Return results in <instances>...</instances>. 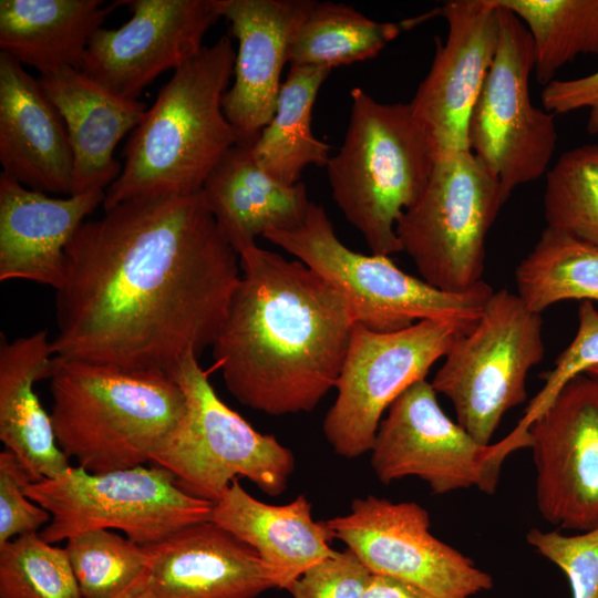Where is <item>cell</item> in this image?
Here are the masks:
<instances>
[{"instance_id": "6da1fadb", "label": "cell", "mask_w": 598, "mask_h": 598, "mask_svg": "<svg viewBox=\"0 0 598 598\" xmlns=\"http://www.w3.org/2000/svg\"><path fill=\"white\" fill-rule=\"evenodd\" d=\"M240 272L200 192L104 209L65 248L52 353L168 373L213 347Z\"/></svg>"}, {"instance_id": "7a4b0ae2", "label": "cell", "mask_w": 598, "mask_h": 598, "mask_svg": "<svg viewBox=\"0 0 598 598\" xmlns=\"http://www.w3.org/2000/svg\"><path fill=\"white\" fill-rule=\"evenodd\" d=\"M239 262L212 347L224 383L241 404L268 415L311 412L340 374L355 323L349 303L298 259L254 245Z\"/></svg>"}, {"instance_id": "3957f363", "label": "cell", "mask_w": 598, "mask_h": 598, "mask_svg": "<svg viewBox=\"0 0 598 598\" xmlns=\"http://www.w3.org/2000/svg\"><path fill=\"white\" fill-rule=\"evenodd\" d=\"M236 52L227 35L174 71L124 147L103 209L148 197L199 193L240 136L223 111Z\"/></svg>"}, {"instance_id": "277c9868", "label": "cell", "mask_w": 598, "mask_h": 598, "mask_svg": "<svg viewBox=\"0 0 598 598\" xmlns=\"http://www.w3.org/2000/svg\"><path fill=\"white\" fill-rule=\"evenodd\" d=\"M48 379L56 442L91 473L152 462L187 409L183 389L164 371L53 357Z\"/></svg>"}, {"instance_id": "5b68a950", "label": "cell", "mask_w": 598, "mask_h": 598, "mask_svg": "<svg viewBox=\"0 0 598 598\" xmlns=\"http://www.w3.org/2000/svg\"><path fill=\"white\" fill-rule=\"evenodd\" d=\"M343 143L327 163L331 194L371 254L401 252L396 224L422 195L436 159L410 103H382L350 92Z\"/></svg>"}, {"instance_id": "8992f818", "label": "cell", "mask_w": 598, "mask_h": 598, "mask_svg": "<svg viewBox=\"0 0 598 598\" xmlns=\"http://www.w3.org/2000/svg\"><path fill=\"white\" fill-rule=\"evenodd\" d=\"M336 287L355 323L392 332L425 319L474 326L494 292L485 281L462 292L442 291L400 269L389 256L364 255L338 238L324 208L311 202L303 221L262 236Z\"/></svg>"}, {"instance_id": "52a82bcc", "label": "cell", "mask_w": 598, "mask_h": 598, "mask_svg": "<svg viewBox=\"0 0 598 598\" xmlns=\"http://www.w3.org/2000/svg\"><path fill=\"white\" fill-rule=\"evenodd\" d=\"M168 374L183 389L187 409L152 462L186 493L213 503L239 476L269 496L283 493L296 466L292 452L220 400L197 355L187 354Z\"/></svg>"}, {"instance_id": "ba28073f", "label": "cell", "mask_w": 598, "mask_h": 598, "mask_svg": "<svg viewBox=\"0 0 598 598\" xmlns=\"http://www.w3.org/2000/svg\"><path fill=\"white\" fill-rule=\"evenodd\" d=\"M24 493L50 513L40 533L50 544L92 529H118L138 545H154L210 520L214 506L186 493L158 465L105 473L69 466L54 478L27 484Z\"/></svg>"}, {"instance_id": "9c48e42d", "label": "cell", "mask_w": 598, "mask_h": 598, "mask_svg": "<svg viewBox=\"0 0 598 598\" xmlns=\"http://www.w3.org/2000/svg\"><path fill=\"white\" fill-rule=\"evenodd\" d=\"M503 205L498 179L470 150L440 154L396 224L402 251L431 286L467 291L482 281L486 238Z\"/></svg>"}, {"instance_id": "30bf717a", "label": "cell", "mask_w": 598, "mask_h": 598, "mask_svg": "<svg viewBox=\"0 0 598 598\" xmlns=\"http://www.w3.org/2000/svg\"><path fill=\"white\" fill-rule=\"evenodd\" d=\"M544 353L540 313L502 288L453 342L431 384L452 402L457 424L487 445L503 416L526 400L527 374Z\"/></svg>"}, {"instance_id": "8fae6325", "label": "cell", "mask_w": 598, "mask_h": 598, "mask_svg": "<svg viewBox=\"0 0 598 598\" xmlns=\"http://www.w3.org/2000/svg\"><path fill=\"white\" fill-rule=\"evenodd\" d=\"M386 412L370 451L371 467L385 485L415 476L435 495L471 487L492 495L507 456L529 447L528 431L518 426L497 443H478L444 413L425 379L409 386Z\"/></svg>"}, {"instance_id": "7c38bea8", "label": "cell", "mask_w": 598, "mask_h": 598, "mask_svg": "<svg viewBox=\"0 0 598 598\" xmlns=\"http://www.w3.org/2000/svg\"><path fill=\"white\" fill-rule=\"evenodd\" d=\"M474 326L425 319L392 332L354 323L338 377L337 398L322 422L333 452L354 458L370 452L382 415L409 386L424 380L453 342Z\"/></svg>"}, {"instance_id": "4fadbf2b", "label": "cell", "mask_w": 598, "mask_h": 598, "mask_svg": "<svg viewBox=\"0 0 598 598\" xmlns=\"http://www.w3.org/2000/svg\"><path fill=\"white\" fill-rule=\"evenodd\" d=\"M499 9L498 44L470 116L467 142L498 179L505 203L516 187L548 172L558 134L555 114L530 100L532 37L514 13Z\"/></svg>"}, {"instance_id": "5bb4252c", "label": "cell", "mask_w": 598, "mask_h": 598, "mask_svg": "<svg viewBox=\"0 0 598 598\" xmlns=\"http://www.w3.org/2000/svg\"><path fill=\"white\" fill-rule=\"evenodd\" d=\"M326 522L371 574L403 581L431 598H473L493 587L489 574L430 532L429 513L415 502L368 495Z\"/></svg>"}, {"instance_id": "9a60e30c", "label": "cell", "mask_w": 598, "mask_h": 598, "mask_svg": "<svg viewBox=\"0 0 598 598\" xmlns=\"http://www.w3.org/2000/svg\"><path fill=\"white\" fill-rule=\"evenodd\" d=\"M536 505L559 529L598 526V377L569 380L528 425Z\"/></svg>"}, {"instance_id": "2e32d148", "label": "cell", "mask_w": 598, "mask_h": 598, "mask_svg": "<svg viewBox=\"0 0 598 598\" xmlns=\"http://www.w3.org/2000/svg\"><path fill=\"white\" fill-rule=\"evenodd\" d=\"M132 17L118 29L100 28L81 71L125 99L137 100L158 75L176 71L203 49L220 18V0H124Z\"/></svg>"}, {"instance_id": "e0dca14e", "label": "cell", "mask_w": 598, "mask_h": 598, "mask_svg": "<svg viewBox=\"0 0 598 598\" xmlns=\"http://www.w3.org/2000/svg\"><path fill=\"white\" fill-rule=\"evenodd\" d=\"M499 11L494 0H452L439 10L447 35L410 102L436 156L470 150L468 121L496 53Z\"/></svg>"}, {"instance_id": "ac0fdd59", "label": "cell", "mask_w": 598, "mask_h": 598, "mask_svg": "<svg viewBox=\"0 0 598 598\" xmlns=\"http://www.w3.org/2000/svg\"><path fill=\"white\" fill-rule=\"evenodd\" d=\"M311 0H220L238 41L223 111L240 142L254 144L276 113L290 41Z\"/></svg>"}, {"instance_id": "d6986e66", "label": "cell", "mask_w": 598, "mask_h": 598, "mask_svg": "<svg viewBox=\"0 0 598 598\" xmlns=\"http://www.w3.org/2000/svg\"><path fill=\"white\" fill-rule=\"evenodd\" d=\"M147 584L155 598H256L277 588L258 554L212 520L147 546Z\"/></svg>"}, {"instance_id": "ffe728a7", "label": "cell", "mask_w": 598, "mask_h": 598, "mask_svg": "<svg viewBox=\"0 0 598 598\" xmlns=\"http://www.w3.org/2000/svg\"><path fill=\"white\" fill-rule=\"evenodd\" d=\"M105 199L104 190L54 198L0 174V280H28L58 290L65 248Z\"/></svg>"}, {"instance_id": "44dd1931", "label": "cell", "mask_w": 598, "mask_h": 598, "mask_svg": "<svg viewBox=\"0 0 598 598\" xmlns=\"http://www.w3.org/2000/svg\"><path fill=\"white\" fill-rule=\"evenodd\" d=\"M0 162L21 185L72 194L73 155L64 121L39 79L0 52Z\"/></svg>"}, {"instance_id": "7402d4cb", "label": "cell", "mask_w": 598, "mask_h": 598, "mask_svg": "<svg viewBox=\"0 0 598 598\" xmlns=\"http://www.w3.org/2000/svg\"><path fill=\"white\" fill-rule=\"evenodd\" d=\"M39 82L68 131L73 155L71 195L104 190L122 171L114 150L140 124L145 104L116 95L74 68L40 74Z\"/></svg>"}, {"instance_id": "603a6c76", "label": "cell", "mask_w": 598, "mask_h": 598, "mask_svg": "<svg viewBox=\"0 0 598 598\" xmlns=\"http://www.w3.org/2000/svg\"><path fill=\"white\" fill-rule=\"evenodd\" d=\"M311 503L299 495L285 505L251 496L238 480L214 503L210 520L252 548L287 589L305 571L334 556L326 520H315Z\"/></svg>"}, {"instance_id": "cb8c5ba5", "label": "cell", "mask_w": 598, "mask_h": 598, "mask_svg": "<svg viewBox=\"0 0 598 598\" xmlns=\"http://www.w3.org/2000/svg\"><path fill=\"white\" fill-rule=\"evenodd\" d=\"M200 193L238 255L269 230L300 225L311 204L302 182L286 185L272 178L257 164L252 144L244 142L221 157Z\"/></svg>"}, {"instance_id": "d4e9b609", "label": "cell", "mask_w": 598, "mask_h": 598, "mask_svg": "<svg viewBox=\"0 0 598 598\" xmlns=\"http://www.w3.org/2000/svg\"><path fill=\"white\" fill-rule=\"evenodd\" d=\"M53 357L44 330L0 343V440L33 482L54 478L70 466L51 414L34 391L38 381L49 378Z\"/></svg>"}, {"instance_id": "484cf974", "label": "cell", "mask_w": 598, "mask_h": 598, "mask_svg": "<svg viewBox=\"0 0 598 598\" xmlns=\"http://www.w3.org/2000/svg\"><path fill=\"white\" fill-rule=\"evenodd\" d=\"M122 1L1 0L0 48L40 74L63 68L81 70L94 33Z\"/></svg>"}, {"instance_id": "4316f807", "label": "cell", "mask_w": 598, "mask_h": 598, "mask_svg": "<svg viewBox=\"0 0 598 598\" xmlns=\"http://www.w3.org/2000/svg\"><path fill=\"white\" fill-rule=\"evenodd\" d=\"M331 69L290 65L271 121L252 144L257 164L276 181L295 185L308 165L327 166L330 145L313 135L311 114Z\"/></svg>"}, {"instance_id": "83f0119b", "label": "cell", "mask_w": 598, "mask_h": 598, "mask_svg": "<svg viewBox=\"0 0 598 598\" xmlns=\"http://www.w3.org/2000/svg\"><path fill=\"white\" fill-rule=\"evenodd\" d=\"M406 22H379L343 3L311 1L293 31L290 65L331 69L378 55Z\"/></svg>"}, {"instance_id": "f1b7e54d", "label": "cell", "mask_w": 598, "mask_h": 598, "mask_svg": "<svg viewBox=\"0 0 598 598\" xmlns=\"http://www.w3.org/2000/svg\"><path fill=\"white\" fill-rule=\"evenodd\" d=\"M517 295L542 313L564 300L598 301V249L546 227L515 270Z\"/></svg>"}, {"instance_id": "f546056e", "label": "cell", "mask_w": 598, "mask_h": 598, "mask_svg": "<svg viewBox=\"0 0 598 598\" xmlns=\"http://www.w3.org/2000/svg\"><path fill=\"white\" fill-rule=\"evenodd\" d=\"M527 28L536 80L546 85L580 54L598 55V0H494Z\"/></svg>"}, {"instance_id": "4dcf8cb0", "label": "cell", "mask_w": 598, "mask_h": 598, "mask_svg": "<svg viewBox=\"0 0 598 598\" xmlns=\"http://www.w3.org/2000/svg\"><path fill=\"white\" fill-rule=\"evenodd\" d=\"M544 215L546 227L598 249V144L563 153L548 169Z\"/></svg>"}, {"instance_id": "1f68e13d", "label": "cell", "mask_w": 598, "mask_h": 598, "mask_svg": "<svg viewBox=\"0 0 598 598\" xmlns=\"http://www.w3.org/2000/svg\"><path fill=\"white\" fill-rule=\"evenodd\" d=\"M82 598H113L147 569L151 554L111 529L71 536L64 547Z\"/></svg>"}, {"instance_id": "d6a6232c", "label": "cell", "mask_w": 598, "mask_h": 598, "mask_svg": "<svg viewBox=\"0 0 598 598\" xmlns=\"http://www.w3.org/2000/svg\"><path fill=\"white\" fill-rule=\"evenodd\" d=\"M0 598H82L64 548L40 534L0 545Z\"/></svg>"}, {"instance_id": "836d02e7", "label": "cell", "mask_w": 598, "mask_h": 598, "mask_svg": "<svg viewBox=\"0 0 598 598\" xmlns=\"http://www.w3.org/2000/svg\"><path fill=\"white\" fill-rule=\"evenodd\" d=\"M526 542L565 573L573 598H598V526L576 535L532 528Z\"/></svg>"}, {"instance_id": "e575fe53", "label": "cell", "mask_w": 598, "mask_h": 598, "mask_svg": "<svg viewBox=\"0 0 598 598\" xmlns=\"http://www.w3.org/2000/svg\"><path fill=\"white\" fill-rule=\"evenodd\" d=\"M577 316L578 328L574 339L556 358L553 370L544 374L543 389L520 420L526 426L569 380L598 365V309L591 301H581Z\"/></svg>"}, {"instance_id": "d590c367", "label": "cell", "mask_w": 598, "mask_h": 598, "mask_svg": "<svg viewBox=\"0 0 598 598\" xmlns=\"http://www.w3.org/2000/svg\"><path fill=\"white\" fill-rule=\"evenodd\" d=\"M33 482L20 460L9 450L0 453V545L20 535L37 533L50 513L31 501L24 486Z\"/></svg>"}, {"instance_id": "8d00e7d4", "label": "cell", "mask_w": 598, "mask_h": 598, "mask_svg": "<svg viewBox=\"0 0 598 598\" xmlns=\"http://www.w3.org/2000/svg\"><path fill=\"white\" fill-rule=\"evenodd\" d=\"M371 573L349 549L305 571L286 590L291 598H363Z\"/></svg>"}, {"instance_id": "74e56055", "label": "cell", "mask_w": 598, "mask_h": 598, "mask_svg": "<svg viewBox=\"0 0 598 598\" xmlns=\"http://www.w3.org/2000/svg\"><path fill=\"white\" fill-rule=\"evenodd\" d=\"M542 103L553 114H566L586 109L587 131L598 133V70L591 74L571 79L553 80L542 91Z\"/></svg>"}, {"instance_id": "f35d334b", "label": "cell", "mask_w": 598, "mask_h": 598, "mask_svg": "<svg viewBox=\"0 0 598 598\" xmlns=\"http://www.w3.org/2000/svg\"><path fill=\"white\" fill-rule=\"evenodd\" d=\"M363 598H431L417 588L389 576L371 574Z\"/></svg>"}, {"instance_id": "ab89813d", "label": "cell", "mask_w": 598, "mask_h": 598, "mask_svg": "<svg viewBox=\"0 0 598 598\" xmlns=\"http://www.w3.org/2000/svg\"><path fill=\"white\" fill-rule=\"evenodd\" d=\"M113 598H155L146 578V570L130 587Z\"/></svg>"}, {"instance_id": "60d3db41", "label": "cell", "mask_w": 598, "mask_h": 598, "mask_svg": "<svg viewBox=\"0 0 598 598\" xmlns=\"http://www.w3.org/2000/svg\"><path fill=\"white\" fill-rule=\"evenodd\" d=\"M586 372L598 377V365L592 367Z\"/></svg>"}]
</instances>
